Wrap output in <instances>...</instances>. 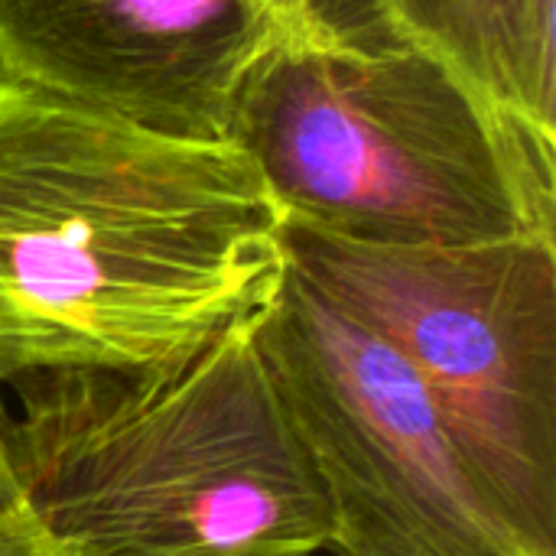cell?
<instances>
[{"mask_svg":"<svg viewBox=\"0 0 556 556\" xmlns=\"http://www.w3.org/2000/svg\"><path fill=\"white\" fill-rule=\"evenodd\" d=\"M283 222L235 140L0 75V391L186 365L277 296Z\"/></svg>","mask_w":556,"mask_h":556,"instance_id":"6da1fadb","label":"cell"},{"mask_svg":"<svg viewBox=\"0 0 556 556\" xmlns=\"http://www.w3.org/2000/svg\"><path fill=\"white\" fill-rule=\"evenodd\" d=\"M254 319L176 368L10 388L3 446L33 518L75 556L323 554L332 511Z\"/></svg>","mask_w":556,"mask_h":556,"instance_id":"7a4b0ae2","label":"cell"},{"mask_svg":"<svg viewBox=\"0 0 556 556\" xmlns=\"http://www.w3.org/2000/svg\"><path fill=\"white\" fill-rule=\"evenodd\" d=\"M231 140L283 225L381 244L556 238V192L378 0H309L251 72Z\"/></svg>","mask_w":556,"mask_h":556,"instance_id":"3957f363","label":"cell"},{"mask_svg":"<svg viewBox=\"0 0 556 556\" xmlns=\"http://www.w3.org/2000/svg\"><path fill=\"white\" fill-rule=\"evenodd\" d=\"M287 267L424 381L528 556H556V238L349 241L283 225Z\"/></svg>","mask_w":556,"mask_h":556,"instance_id":"277c9868","label":"cell"},{"mask_svg":"<svg viewBox=\"0 0 556 556\" xmlns=\"http://www.w3.org/2000/svg\"><path fill=\"white\" fill-rule=\"evenodd\" d=\"M290 427L332 511V556H528L417 371L287 267L254 319Z\"/></svg>","mask_w":556,"mask_h":556,"instance_id":"5b68a950","label":"cell"},{"mask_svg":"<svg viewBox=\"0 0 556 556\" xmlns=\"http://www.w3.org/2000/svg\"><path fill=\"white\" fill-rule=\"evenodd\" d=\"M309 0H0V75L160 134L231 140L251 72Z\"/></svg>","mask_w":556,"mask_h":556,"instance_id":"8992f818","label":"cell"},{"mask_svg":"<svg viewBox=\"0 0 556 556\" xmlns=\"http://www.w3.org/2000/svg\"><path fill=\"white\" fill-rule=\"evenodd\" d=\"M495 117L534 179L556 192V0H378Z\"/></svg>","mask_w":556,"mask_h":556,"instance_id":"52a82bcc","label":"cell"},{"mask_svg":"<svg viewBox=\"0 0 556 556\" xmlns=\"http://www.w3.org/2000/svg\"><path fill=\"white\" fill-rule=\"evenodd\" d=\"M0 556H75L55 541L26 505L0 518Z\"/></svg>","mask_w":556,"mask_h":556,"instance_id":"ba28073f","label":"cell"},{"mask_svg":"<svg viewBox=\"0 0 556 556\" xmlns=\"http://www.w3.org/2000/svg\"><path fill=\"white\" fill-rule=\"evenodd\" d=\"M3 424H7V404L0 397V518L23 505L16 479H13V469H10V459H7V446H3Z\"/></svg>","mask_w":556,"mask_h":556,"instance_id":"9c48e42d","label":"cell"}]
</instances>
